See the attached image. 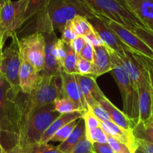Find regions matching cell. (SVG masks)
<instances>
[{"label":"cell","mask_w":153,"mask_h":153,"mask_svg":"<svg viewBox=\"0 0 153 153\" xmlns=\"http://www.w3.org/2000/svg\"><path fill=\"white\" fill-rule=\"evenodd\" d=\"M76 16L90 19L94 14L79 0H50L46 8L32 18L34 31L44 33L58 30Z\"/></svg>","instance_id":"1"},{"label":"cell","mask_w":153,"mask_h":153,"mask_svg":"<svg viewBox=\"0 0 153 153\" xmlns=\"http://www.w3.org/2000/svg\"><path fill=\"white\" fill-rule=\"evenodd\" d=\"M94 16L113 21L133 31L136 28L146 29L125 0H79Z\"/></svg>","instance_id":"2"},{"label":"cell","mask_w":153,"mask_h":153,"mask_svg":"<svg viewBox=\"0 0 153 153\" xmlns=\"http://www.w3.org/2000/svg\"><path fill=\"white\" fill-rule=\"evenodd\" d=\"M60 115L56 111L53 103L34 109L16 144L20 148L22 152L28 153L33 146L40 143L45 131Z\"/></svg>","instance_id":"3"},{"label":"cell","mask_w":153,"mask_h":153,"mask_svg":"<svg viewBox=\"0 0 153 153\" xmlns=\"http://www.w3.org/2000/svg\"><path fill=\"white\" fill-rule=\"evenodd\" d=\"M61 70L53 76L40 74V79L32 91L28 94H25V102L29 111L52 104L58 98L63 97Z\"/></svg>","instance_id":"4"},{"label":"cell","mask_w":153,"mask_h":153,"mask_svg":"<svg viewBox=\"0 0 153 153\" xmlns=\"http://www.w3.org/2000/svg\"><path fill=\"white\" fill-rule=\"evenodd\" d=\"M20 91L13 90L0 74V133L10 135L14 146L16 145L17 95Z\"/></svg>","instance_id":"5"},{"label":"cell","mask_w":153,"mask_h":153,"mask_svg":"<svg viewBox=\"0 0 153 153\" xmlns=\"http://www.w3.org/2000/svg\"><path fill=\"white\" fill-rule=\"evenodd\" d=\"M113 69L110 73L118 85L122 100V111L135 126L139 123V97L137 88L129 79L122 67L112 62Z\"/></svg>","instance_id":"6"},{"label":"cell","mask_w":153,"mask_h":153,"mask_svg":"<svg viewBox=\"0 0 153 153\" xmlns=\"http://www.w3.org/2000/svg\"><path fill=\"white\" fill-rule=\"evenodd\" d=\"M11 42L0 52V74L13 90L21 91L19 85V71L21 64L19 38L16 33L12 35Z\"/></svg>","instance_id":"7"},{"label":"cell","mask_w":153,"mask_h":153,"mask_svg":"<svg viewBox=\"0 0 153 153\" xmlns=\"http://www.w3.org/2000/svg\"><path fill=\"white\" fill-rule=\"evenodd\" d=\"M26 4L27 0H10L0 7V25L4 45L7 39L11 37L16 30L25 23L24 15Z\"/></svg>","instance_id":"8"},{"label":"cell","mask_w":153,"mask_h":153,"mask_svg":"<svg viewBox=\"0 0 153 153\" xmlns=\"http://www.w3.org/2000/svg\"><path fill=\"white\" fill-rule=\"evenodd\" d=\"M20 56L34 67L38 73L44 70L45 37L40 32L34 31L22 38L19 39Z\"/></svg>","instance_id":"9"},{"label":"cell","mask_w":153,"mask_h":153,"mask_svg":"<svg viewBox=\"0 0 153 153\" xmlns=\"http://www.w3.org/2000/svg\"><path fill=\"white\" fill-rule=\"evenodd\" d=\"M139 61L142 66V76L137 87L138 97H139V123L147 126L149 124L152 113L153 91L150 82L148 70L143 63L141 62L140 61Z\"/></svg>","instance_id":"10"},{"label":"cell","mask_w":153,"mask_h":153,"mask_svg":"<svg viewBox=\"0 0 153 153\" xmlns=\"http://www.w3.org/2000/svg\"><path fill=\"white\" fill-rule=\"evenodd\" d=\"M102 19L106 22V25L116 34L117 37L129 48L130 50L153 60V51L133 31L113 21L104 18Z\"/></svg>","instance_id":"11"},{"label":"cell","mask_w":153,"mask_h":153,"mask_svg":"<svg viewBox=\"0 0 153 153\" xmlns=\"http://www.w3.org/2000/svg\"><path fill=\"white\" fill-rule=\"evenodd\" d=\"M108 50L112 62L116 63L122 67L135 88H137L142 76V64L134 56L131 50L124 53H118L110 49Z\"/></svg>","instance_id":"12"},{"label":"cell","mask_w":153,"mask_h":153,"mask_svg":"<svg viewBox=\"0 0 153 153\" xmlns=\"http://www.w3.org/2000/svg\"><path fill=\"white\" fill-rule=\"evenodd\" d=\"M94 29L100 37L104 44L111 50L118 53L129 51V48L117 37L116 34L106 25L102 18L94 16L88 19Z\"/></svg>","instance_id":"13"},{"label":"cell","mask_w":153,"mask_h":153,"mask_svg":"<svg viewBox=\"0 0 153 153\" xmlns=\"http://www.w3.org/2000/svg\"><path fill=\"white\" fill-rule=\"evenodd\" d=\"M61 77L63 97L73 101L83 113L88 109V105L84 99L75 74L65 73L62 69L61 70Z\"/></svg>","instance_id":"14"},{"label":"cell","mask_w":153,"mask_h":153,"mask_svg":"<svg viewBox=\"0 0 153 153\" xmlns=\"http://www.w3.org/2000/svg\"><path fill=\"white\" fill-rule=\"evenodd\" d=\"M75 76L88 107L98 104L99 100L104 94L98 85L95 78L92 76H82L78 74H75Z\"/></svg>","instance_id":"15"},{"label":"cell","mask_w":153,"mask_h":153,"mask_svg":"<svg viewBox=\"0 0 153 153\" xmlns=\"http://www.w3.org/2000/svg\"><path fill=\"white\" fill-rule=\"evenodd\" d=\"M42 34L45 37V64L44 70L40 74L53 76L62 70L54 55V46L58 38L55 31L44 32Z\"/></svg>","instance_id":"16"},{"label":"cell","mask_w":153,"mask_h":153,"mask_svg":"<svg viewBox=\"0 0 153 153\" xmlns=\"http://www.w3.org/2000/svg\"><path fill=\"white\" fill-rule=\"evenodd\" d=\"M40 78V73H38L28 61L21 58L19 71V85L21 91L23 94H30L37 85Z\"/></svg>","instance_id":"17"},{"label":"cell","mask_w":153,"mask_h":153,"mask_svg":"<svg viewBox=\"0 0 153 153\" xmlns=\"http://www.w3.org/2000/svg\"><path fill=\"white\" fill-rule=\"evenodd\" d=\"M134 13L153 34V0H125Z\"/></svg>","instance_id":"18"},{"label":"cell","mask_w":153,"mask_h":153,"mask_svg":"<svg viewBox=\"0 0 153 153\" xmlns=\"http://www.w3.org/2000/svg\"><path fill=\"white\" fill-rule=\"evenodd\" d=\"M100 127L106 134L124 143L134 152L136 142L133 131H128L123 129L111 120L100 121Z\"/></svg>","instance_id":"19"},{"label":"cell","mask_w":153,"mask_h":153,"mask_svg":"<svg viewBox=\"0 0 153 153\" xmlns=\"http://www.w3.org/2000/svg\"><path fill=\"white\" fill-rule=\"evenodd\" d=\"M94 58H93V72L92 76L97 79L99 76L106 73H110L113 69V64L111 61L109 50L105 45L94 46Z\"/></svg>","instance_id":"20"},{"label":"cell","mask_w":153,"mask_h":153,"mask_svg":"<svg viewBox=\"0 0 153 153\" xmlns=\"http://www.w3.org/2000/svg\"><path fill=\"white\" fill-rule=\"evenodd\" d=\"M101 107L107 112L110 120L119 127L128 131H133L135 125L131 120L123 113V111L117 108L107 98L104 96L98 101Z\"/></svg>","instance_id":"21"},{"label":"cell","mask_w":153,"mask_h":153,"mask_svg":"<svg viewBox=\"0 0 153 153\" xmlns=\"http://www.w3.org/2000/svg\"><path fill=\"white\" fill-rule=\"evenodd\" d=\"M82 112H74L71 114H61L46 129L45 133L44 134L40 143H48L50 141V139L52 136L56 134L57 131L67 125L69 123L74 120L80 119L82 117Z\"/></svg>","instance_id":"22"},{"label":"cell","mask_w":153,"mask_h":153,"mask_svg":"<svg viewBox=\"0 0 153 153\" xmlns=\"http://www.w3.org/2000/svg\"><path fill=\"white\" fill-rule=\"evenodd\" d=\"M86 125L84 120L82 117L80 118L77 120V123L73 131L70 134L68 137L64 141L60 143V144L57 146L59 150L64 153H70L73 148L86 137Z\"/></svg>","instance_id":"23"},{"label":"cell","mask_w":153,"mask_h":153,"mask_svg":"<svg viewBox=\"0 0 153 153\" xmlns=\"http://www.w3.org/2000/svg\"><path fill=\"white\" fill-rule=\"evenodd\" d=\"M70 22L76 37H84L94 30L91 22H89L88 18L85 16H76L70 21Z\"/></svg>","instance_id":"24"},{"label":"cell","mask_w":153,"mask_h":153,"mask_svg":"<svg viewBox=\"0 0 153 153\" xmlns=\"http://www.w3.org/2000/svg\"><path fill=\"white\" fill-rule=\"evenodd\" d=\"M50 0H27L24 20L26 21L32 19L38 13L43 11L46 7Z\"/></svg>","instance_id":"25"},{"label":"cell","mask_w":153,"mask_h":153,"mask_svg":"<svg viewBox=\"0 0 153 153\" xmlns=\"http://www.w3.org/2000/svg\"><path fill=\"white\" fill-rule=\"evenodd\" d=\"M64 47L66 50V57L63 65V70L67 73L76 74V64H77L79 55H76L70 44L64 43Z\"/></svg>","instance_id":"26"},{"label":"cell","mask_w":153,"mask_h":153,"mask_svg":"<svg viewBox=\"0 0 153 153\" xmlns=\"http://www.w3.org/2000/svg\"><path fill=\"white\" fill-rule=\"evenodd\" d=\"M55 109L60 114H71L74 112H82L80 108L69 99L65 97H61L55 100L53 102Z\"/></svg>","instance_id":"27"},{"label":"cell","mask_w":153,"mask_h":153,"mask_svg":"<svg viewBox=\"0 0 153 153\" xmlns=\"http://www.w3.org/2000/svg\"><path fill=\"white\" fill-rule=\"evenodd\" d=\"M133 134L135 138L144 140L148 143H153V128L151 126H146L143 124L139 123L135 126L133 129Z\"/></svg>","instance_id":"28"},{"label":"cell","mask_w":153,"mask_h":153,"mask_svg":"<svg viewBox=\"0 0 153 153\" xmlns=\"http://www.w3.org/2000/svg\"><path fill=\"white\" fill-rule=\"evenodd\" d=\"M78 120L72 121V122L69 123L67 125H65L64 126H63L62 128H60V129L58 130V131H57L56 132V134L52 136V138L50 139V141L60 142V143L64 141V140L70 136V134H71L72 131H73L74 128H75V126H76V123H77Z\"/></svg>","instance_id":"29"},{"label":"cell","mask_w":153,"mask_h":153,"mask_svg":"<svg viewBox=\"0 0 153 153\" xmlns=\"http://www.w3.org/2000/svg\"><path fill=\"white\" fill-rule=\"evenodd\" d=\"M86 137L92 143H107V134L104 131L101 127L86 131Z\"/></svg>","instance_id":"30"},{"label":"cell","mask_w":153,"mask_h":153,"mask_svg":"<svg viewBox=\"0 0 153 153\" xmlns=\"http://www.w3.org/2000/svg\"><path fill=\"white\" fill-rule=\"evenodd\" d=\"M82 118L85 122L86 131H89L93 128L100 127V120L94 115V114L92 111V110L88 107V109L82 113Z\"/></svg>","instance_id":"31"},{"label":"cell","mask_w":153,"mask_h":153,"mask_svg":"<svg viewBox=\"0 0 153 153\" xmlns=\"http://www.w3.org/2000/svg\"><path fill=\"white\" fill-rule=\"evenodd\" d=\"M76 74L82 75V76H92L94 72L92 63L83 59L79 56L76 64Z\"/></svg>","instance_id":"32"},{"label":"cell","mask_w":153,"mask_h":153,"mask_svg":"<svg viewBox=\"0 0 153 153\" xmlns=\"http://www.w3.org/2000/svg\"><path fill=\"white\" fill-rule=\"evenodd\" d=\"M54 55L60 67L63 69V65L66 57V50L64 47V43L59 38L57 40L54 46Z\"/></svg>","instance_id":"33"},{"label":"cell","mask_w":153,"mask_h":153,"mask_svg":"<svg viewBox=\"0 0 153 153\" xmlns=\"http://www.w3.org/2000/svg\"><path fill=\"white\" fill-rule=\"evenodd\" d=\"M107 143L112 148V151L116 153H134L128 146L124 145V143L118 141L111 136L107 134Z\"/></svg>","instance_id":"34"},{"label":"cell","mask_w":153,"mask_h":153,"mask_svg":"<svg viewBox=\"0 0 153 153\" xmlns=\"http://www.w3.org/2000/svg\"><path fill=\"white\" fill-rule=\"evenodd\" d=\"M136 36L140 37L152 50L153 51V34L148 30L142 28H136L133 31Z\"/></svg>","instance_id":"35"},{"label":"cell","mask_w":153,"mask_h":153,"mask_svg":"<svg viewBox=\"0 0 153 153\" xmlns=\"http://www.w3.org/2000/svg\"><path fill=\"white\" fill-rule=\"evenodd\" d=\"M62 37L61 40L64 42L65 44H70L72 43L76 37L74 31L73 27H72L71 22H68L65 24L64 28L61 31Z\"/></svg>","instance_id":"36"},{"label":"cell","mask_w":153,"mask_h":153,"mask_svg":"<svg viewBox=\"0 0 153 153\" xmlns=\"http://www.w3.org/2000/svg\"><path fill=\"white\" fill-rule=\"evenodd\" d=\"M28 153H64L48 143H38L33 146Z\"/></svg>","instance_id":"37"},{"label":"cell","mask_w":153,"mask_h":153,"mask_svg":"<svg viewBox=\"0 0 153 153\" xmlns=\"http://www.w3.org/2000/svg\"><path fill=\"white\" fill-rule=\"evenodd\" d=\"M131 52L132 53H133V55L135 56V58H136L139 61H140L141 62L143 63V64L146 66V67L147 70H148V76H149V79H150V82H151V85L153 91V62L152 61L151 58L144 56V55H141V54L136 53V52H133V51H131Z\"/></svg>","instance_id":"38"},{"label":"cell","mask_w":153,"mask_h":153,"mask_svg":"<svg viewBox=\"0 0 153 153\" xmlns=\"http://www.w3.org/2000/svg\"><path fill=\"white\" fill-rule=\"evenodd\" d=\"M92 143L85 137L73 148L70 153H92Z\"/></svg>","instance_id":"39"},{"label":"cell","mask_w":153,"mask_h":153,"mask_svg":"<svg viewBox=\"0 0 153 153\" xmlns=\"http://www.w3.org/2000/svg\"><path fill=\"white\" fill-rule=\"evenodd\" d=\"M136 145L134 153H153V143L136 139Z\"/></svg>","instance_id":"40"},{"label":"cell","mask_w":153,"mask_h":153,"mask_svg":"<svg viewBox=\"0 0 153 153\" xmlns=\"http://www.w3.org/2000/svg\"><path fill=\"white\" fill-rule=\"evenodd\" d=\"M83 37L86 41L89 43V44H91L93 47L104 45L103 41H102V40L100 39V37H99V35L98 34V33L96 32L94 29L93 31H92L91 32L88 33V34L84 36Z\"/></svg>","instance_id":"41"},{"label":"cell","mask_w":153,"mask_h":153,"mask_svg":"<svg viewBox=\"0 0 153 153\" xmlns=\"http://www.w3.org/2000/svg\"><path fill=\"white\" fill-rule=\"evenodd\" d=\"M88 108L91 109L92 111L94 114V115L100 120V121L110 120V118L107 112L101 107V105L99 103L98 104L94 105V106H92V107Z\"/></svg>","instance_id":"42"},{"label":"cell","mask_w":153,"mask_h":153,"mask_svg":"<svg viewBox=\"0 0 153 153\" xmlns=\"http://www.w3.org/2000/svg\"><path fill=\"white\" fill-rule=\"evenodd\" d=\"M80 58L89 61V62L93 63V58H94V49L93 46L88 43L86 41V44L84 47L82 48L80 54L79 55Z\"/></svg>","instance_id":"43"},{"label":"cell","mask_w":153,"mask_h":153,"mask_svg":"<svg viewBox=\"0 0 153 153\" xmlns=\"http://www.w3.org/2000/svg\"><path fill=\"white\" fill-rule=\"evenodd\" d=\"M92 150L93 153H114L108 143H93Z\"/></svg>","instance_id":"44"},{"label":"cell","mask_w":153,"mask_h":153,"mask_svg":"<svg viewBox=\"0 0 153 153\" xmlns=\"http://www.w3.org/2000/svg\"><path fill=\"white\" fill-rule=\"evenodd\" d=\"M85 44L86 40L85 39H84V37L78 36V37H76V38L72 41V43H70V46L73 48L74 50L75 51L76 55H80V54L81 51H82V48L84 47Z\"/></svg>","instance_id":"45"},{"label":"cell","mask_w":153,"mask_h":153,"mask_svg":"<svg viewBox=\"0 0 153 153\" xmlns=\"http://www.w3.org/2000/svg\"><path fill=\"white\" fill-rule=\"evenodd\" d=\"M3 153H22V150L20 149V148L17 146V145H15L13 147L10 148L8 150H4V152Z\"/></svg>","instance_id":"46"},{"label":"cell","mask_w":153,"mask_h":153,"mask_svg":"<svg viewBox=\"0 0 153 153\" xmlns=\"http://www.w3.org/2000/svg\"><path fill=\"white\" fill-rule=\"evenodd\" d=\"M3 47H4V44L2 43V35L1 25H0V50H3Z\"/></svg>","instance_id":"47"},{"label":"cell","mask_w":153,"mask_h":153,"mask_svg":"<svg viewBox=\"0 0 153 153\" xmlns=\"http://www.w3.org/2000/svg\"><path fill=\"white\" fill-rule=\"evenodd\" d=\"M147 126H151L153 128V107H152V117H151V120H150L149 124H148Z\"/></svg>","instance_id":"48"},{"label":"cell","mask_w":153,"mask_h":153,"mask_svg":"<svg viewBox=\"0 0 153 153\" xmlns=\"http://www.w3.org/2000/svg\"><path fill=\"white\" fill-rule=\"evenodd\" d=\"M0 137H1V133H0ZM4 150H5V149H4V147H3L2 146L1 140H0V153H3L4 152Z\"/></svg>","instance_id":"49"},{"label":"cell","mask_w":153,"mask_h":153,"mask_svg":"<svg viewBox=\"0 0 153 153\" xmlns=\"http://www.w3.org/2000/svg\"><path fill=\"white\" fill-rule=\"evenodd\" d=\"M10 1V0H1V1H2V4H4V3L7 2V1Z\"/></svg>","instance_id":"50"},{"label":"cell","mask_w":153,"mask_h":153,"mask_svg":"<svg viewBox=\"0 0 153 153\" xmlns=\"http://www.w3.org/2000/svg\"><path fill=\"white\" fill-rule=\"evenodd\" d=\"M2 5V1H1V0H0V7H1V6Z\"/></svg>","instance_id":"51"},{"label":"cell","mask_w":153,"mask_h":153,"mask_svg":"<svg viewBox=\"0 0 153 153\" xmlns=\"http://www.w3.org/2000/svg\"><path fill=\"white\" fill-rule=\"evenodd\" d=\"M2 50H0V52H2Z\"/></svg>","instance_id":"52"},{"label":"cell","mask_w":153,"mask_h":153,"mask_svg":"<svg viewBox=\"0 0 153 153\" xmlns=\"http://www.w3.org/2000/svg\"><path fill=\"white\" fill-rule=\"evenodd\" d=\"M152 62H153V60L152 59Z\"/></svg>","instance_id":"53"},{"label":"cell","mask_w":153,"mask_h":153,"mask_svg":"<svg viewBox=\"0 0 153 153\" xmlns=\"http://www.w3.org/2000/svg\"><path fill=\"white\" fill-rule=\"evenodd\" d=\"M114 153H116V152H114Z\"/></svg>","instance_id":"54"},{"label":"cell","mask_w":153,"mask_h":153,"mask_svg":"<svg viewBox=\"0 0 153 153\" xmlns=\"http://www.w3.org/2000/svg\"><path fill=\"white\" fill-rule=\"evenodd\" d=\"M92 153H93V152H92Z\"/></svg>","instance_id":"55"}]
</instances>
